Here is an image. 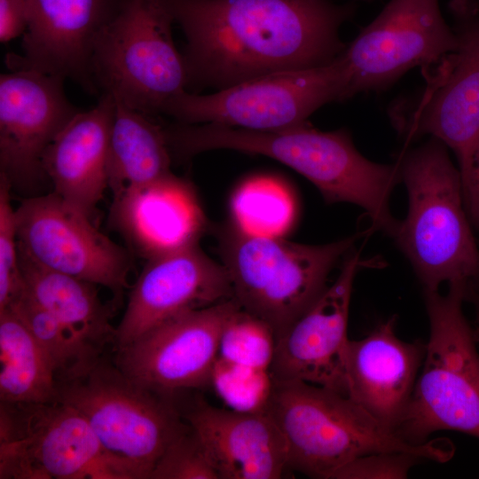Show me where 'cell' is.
<instances>
[{
  "label": "cell",
  "instance_id": "4",
  "mask_svg": "<svg viewBox=\"0 0 479 479\" xmlns=\"http://www.w3.org/2000/svg\"><path fill=\"white\" fill-rule=\"evenodd\" d=\"M409 207L392 237L424 290L443 283L479 286V246L473 232L461 175L448 147L431 137L404 152L397 162Z\"/></svg>",
  "mask_w": 479,
  "mask_h": 479
},
{
  "label": "cell",
  "instance_id": "31",
  "mask_svg": "<svg viewBox=\"0 0 479 479\" xmlns=\"http://www.w3.org/2000/svg\"><path fill=\"white\" fill-rule=\"evenodd\" d=\"M11 188L7 179L0 176V310L10 306L24 291Z\"/></svg>",
  "mask_w": 479,
  "mask_h": 479
},
{
  "label": "cell",
  "instance_id": "16",
  "mask_svg": "<svg viewBox=\"0 0 479 479\" xmlns=\"http://www.w3.org/2000/svg\"><path fill=\"white\" fill-rule=\"evenodd\" d=\"M368 265L353 248L333 284L276 340L273 381H301L347 396L349 302L355 276Z\"/></svg>",
  "mask_w": 479,
  "mask_h": 479
},
{
  "label": "cell",
  "instance_id": "3",
  "mask_svg": "<svg viewBox=\"0 0 479 479\" xmlns=\"http://www.w3.org/2000/svg\"><path fill=\"white\" fill-rule=\"evenodd\" d=\"M264 411L284 437L288 469L313 478L330 479L345 464L374 452H407L439 463L453 455L448 439L408 442L348 396L301 381H272Z\"/></svg>",
  "mask_w": 479,
  "mask_h": 479
},
{
  "label": "cell",
  "instance_id": "27",
  "mask_svg": "<svg viewBox=\"0 0 479 479\" xmlns=\"http://www.w3.org/2000/svg\"><path fill=\"white\" fill-rule=\"evenodd\" d=\"M232 222L252 234L282 237L294 224V199L271 177H255L240 184L230 201Z\"/></svg>",
  "mask_w": 479,
  "mask_h": 479
},
{
  "label": "cell",
  "instance_id": "24",
  "mask_svg": "<svg viewBox=\"0 0 479 479\" xmlns=\"http://www.w3.org/2000/svg\"><path fill=\"white\" fill-rule=\"evenodd\" d=\"M172 161L163 126L115 100L106 159L114 196L172 173Z\"/></svg>",
  "mask_w": 479,
  "mask_h": 479
},
{
  "label": "cell",
  "instance_id": "12",
  "mask_svg": "<svg viewBox=\"0 0 479 479\" xmlns=\"http://www.w3.org/2000/svg\"><path fill=\"white\" fill-rule=\"evenodd\" d=\"M457 47L438 0H390L341 53L345 100L381 91L410 69L432 67Z\"/></svg>",
  "mask_w": 479,
  "mask_h": 479
},
{
  "label": "cell",
  "instance_id": "37",
  "mask_svg": "<svg viewBox=\"0 0 479 479\" xmlns=\"http://www.w3.org/2000/svg\"><path fill=\"white\" fill-rule=\"evenodd\" d=\"M362 1H365V2H371V1H373V0H362Z\"/></svg>",
  "mask_w": 479,
  "mask_h": 479
},
{
  "label": "cell",
  "instance_id": "10",
  "mask_svg": "<svg viewBox=\"0 0 479 479\" xmlns=\"http://www.w3.org/2000/svg\"><path fill=\"white\" fill-rule=\"evenodd\" d=\"M456 49L422 71L424 86L395 103L393 125L409 142L429 135L454 153L461 177L479 139V3L449 4Z\"/></svg>",
  "mask_w": 479,
  "mask_h": 479
},
{
  "label": "cell",
  "instance_id": "34",
  "mask_svg": "<svg viewBox=\"0 0 479 479\" xmlns=\"http://www.w3.org/2000/svg\"><path fill=\"white\" fill-rule=\"evenodd\" d=\"M466 209L472 226L479 232V139L469 167L461 177Z\"/></svg>",
  "mask_w": 479,
  "mask_h": 479
},
{
  "label": "cell",
  "instance_id": "8",
  "mask_svg": "<svg viewBox=\"0 0 479 479\" xmlns=\"http://www.w3.org/2000/svg\"><path fill=\"white\" fill-rule=\"evenodd\" d=\"M57 391V399L82 412L104 449L139 479H149L166 448L189 428L176 393L139 383L103 357L85 376L59 384Z\"/></svg>",
  "mask_w": 479,
  "mask_h": 479
},
{
  "label": "cell",
  "instance_id": "20",
  "mask_svg": "<svg viewBox=\"0 0 479 479\" xmlns=\"http://www.w3.org/2000/svg\"><path fill=\"white\" fill-rule=\"evenodd\" d=\"M181 411L219 479H277L289 470L284 437L266 411L219 408L201 398Z\"/></svg>",
  "mask_w": 479,
  "mask_h": 479
},
{
  "label": "cell",
  "instance_id": "38",
  "mask_svg": "<svg viewBox=\"0 0 479 479\" xmlns=\"http://www.w3.org/2000/svg\"><path fill=\"white\" fill-rule=\"evenodd\" d=\"M477 1H478V3H479V0H477Z\"/></svg>",
  "mask_w": 479,
  "mask_h": 479
},
{
  "label": "cell",
  "instance_id": "17",
  "mask_svg": "<svg viewBox=\"0 0 479 479\" xmlns=\"http://www.w3.org/2000/svg\"><path fill=\"white\" fill-rule=\"evenodd\" d=\"M232 297L225 267L199 243L147 259L116 327V349L178 315Z\"/></svg>",
  "mask_w": 479,
  "mask_h": 479
},
{
  "label": "cell",
  "instance_id": "22",
  "mask_svg": "<svg viewBox=\"0 0 479 479\" xmlns=\"http://www.w3.org/2000/svg\"><path fill=\"white\" fill-rule=\"evenodd\" d=\"M115 100L103 93L79 111L46 149L43 168L53 192L90 217L107 186L106 159Z\"/></svg>",
  "mask_w": 479,
  "mask_h": 479
},
{
  "label": "cell",
  "instance_id": "15",
  "mask_svg": "<svg viewBox=\"0 0 479 479\" xmlns=\"http://www.w3.org/2000/svg\"><path fill=\"white\" fill-rule=\"evenodd\" d=\"M62 77L33 70L0 75V176L12 188L47 179L43 154L80 111L67 98Z\"/></svg>",
  "mask_w": 479,
  "mask_h": 479
},
{
  "label": "cell",
  "instance_id": "29",
  "mask_svg": "<svg viewBox=\"0 0 479 479\" xmlns=\"http://www.w3.org/2000/svg\"><path fill=\"white\" fill-rule=\"evenodd\" d=\"M211 386L232 409L263 411L269 399L272 380L269 371L231 363L217 358Z\"/></svg>",
  "mask_w": 479,
  "mask_h": 479
},
{
  "label": "cell",
  "instance_id": "23",
  "mask_svg": "<svg viewBox=\"0 0 479 479\" xmlns=\"http://www.w3.org/2000/svg\"><path fill=\"white\" fill-rule=\"evenodd\" d=\"M24 290L83 342L103 354L116 341L112 310L98 296L95 284L44 268L19 250Z\"/></svg>",
  "mask_w": 479,
  "mask_h": 479
},
{
  "label": "cell",
  "instance_id": "26",
  "mask_svg": "<svg viewBox=\"0 0 479 479\" xmlns=\"http://www.w3.org/2000/svg\"><path fill=\"white\" fill-rule=\"evenodd\" d=\"M5 309L18 315L45 352L57 387L85 376L103 357L102 353L83 342L25 290Z\"/></svg>",
  "mask_w": 479,
  "mask_h": 479
},
{
  "label": "cell",
  "instance_id": "21",
  "mask_svg": "<svg viewBox=\"0 0 479 479\" xmlns=\"http://www.w3.org/2000/svg\"><path fill=\"white\" fill-rule=\"evenodd\" d=\"M396 323L397 316H392L365 338L349 340L345 358L347 396L394 431L407 408L425 355L420 342L397 337Z\"/></svg>",
  "mask_w": 479,
  "mask_h": 479
},
{
  "label": "cell",
  "instance_id": "33",
  "mask_svg": "<svg viewBox=\"0 0 479 479\" xmlns=\"http://www.w3.org/2000/svg\"><path fill=\"white\" fill-rule=\"evenodd\" d=\"M29 0H0V41L7 43L27 31Z\"/></svg>",
  "mask_w": 479,
  "mask_h": 479
},
{
  "label": "cell",
  "instance_id": "5",
  "mask_svg": "<svg viewBox=\"0 0 479 479\" xmlns=\"http://www.w3.org/2000/svg\"><path fill=\"white\" fill-rule=\"evenodd\" d=\"M240 308L267 323L276 340L326 289L359 235L324 245L248 233L232 221L212 229Z\"/></svg>",
  "mask_w": 479,
  "mask_h": 479
},
{
  "label": "cell",
  "instance_id": "30",
  "mask_svg": "<svg viewBox=\"0 0 479 479\" xmlns=\"http://www.w3.org/2000/svg\"><path fill=\"white\" fill-rule=\"evenodd\" d=\"M149 479H219L208 452L189 425L163 452Z\"/></svg>",
  "mask_w": 479,
  "mask_h": 479
},
{
  "label": "cell",
  "instance_id": "14",
  "mask_svg": "<svg viewBox=\"0 0 479 479\" xmlns=\"http://www.w3.org/2000/svg\"><path fill=\"white\" fill-rule=\"evenodd\" d=\"M240 309L232 297L178 315L117 348L114 364L136 381L166 393L210 386L223 332Z\"/></svg>",
  "mask_w": 479,
  "mask_h": 479
},
{
  "label": "cell",
  "instance_id": "18",
  "mask_svg": "<svg viewBox=\"0 0 479 479\" xmlns=\"http://www.w3.org/2000/svg\"><path fill=\"white\" fill-rule=\"evenodd\" d=\"M119 0H29V22L21 53H10L11 70H33L69 78L98 94L91 74L96 40Z\"/></svg>",
  "mask_w": 479,
  "mask_h": 479
},
{
  "label": "cell",
  "instance_id": "2",
  "mask_svg": "<svg viewBox=\"0 0 479 479\" xmlns=\"http://www.w3.org/2000/svg\"><path fill=\"white\" fill-rule=\"evenodd\" d=\"M171 143L182 161L216 149L270 157L306 177L327 203L359 206L375 229L391 237L397 229L399 221L390 213L389 199L401 181L398 164H380L365 158L344 129L322 131L305 122L256 131L215 123H178L172 130Z\"/></svg>",
  "mask_w": 479,
  "mask_h": 479
},
{
  "label": "cell",
  "instance_id": "6",
  "mask_svg": "<svg viewBox=\"0 0 479 479\" xmlns=\"http://www.w3.org/2000/svg\"><path fill=\"white\" fill-rule=\"evenodd\" d=\"M468 288L449 284L448 292L424 290L429 319L423 367L397 428L408 442L422 444L440 430L479 438V353L464 313Z\"/></svg>",
  "mask_w": 479,
  "mask_h": 479
},
{
  "label": "cell",
  "instance_id": "36",
  "mask_svg": "<svg viewBox=\"0 0 479 479\" xmlns=\"http://www.w3.org/2000/svg\"><path fill=\"white\" fill-rule=\"evenodd\" d=\"M475 338L479 344V326L474 330Z\"/></svg>",
  "mask_w": 479,
  "mask_h": 479
},
{
  "label": "cell",
  "instance_id": "35",
  "mask_svg": "<svg viewBox=\"0 0 479 479\" xmlns=\"http://www.w3.org/2000/svg\"><path fill=\"white\" fill-rule=\"evenodd\" d=\"M467 300L475 305L476 312H477V318L479 321V293L477 291L470 292L466 297V301Z\"/></svg>",
  "mask_w": 479,
  "mask_h": 479
},
{
  "label": "cell",
  "instance_id": "9",
  "mask_svg": "<svg viewBox=\"0 0 479 479\" xmlns=\"http://www.w3.org/2000/svg\"><path fill=\"white\" fill-rule=\"evenodd\" d=\"M1 479H139L60 400L0 405Z\"/></svg>",
  "mask_w": 479,
  "mask_h": 479
},
{
  "label": "cell",
  "instance_id": "19",
  "mask_svg": "<svg viewBox=\"0 0 479 479\" xmlns=\"http://www.w3.org/2000/svg\"><path fill=\"white\" fill-rule=\"evenodd\" d=\"M109 223L146 260L197 244L209 230L194 187L173 173L114 196Z\"/></svg>",
  "mask_w": 479,
  "mask_h": 479
},
{
  "label": "cell",
  "instance_id": "7",
  "mask_svg": "<svg viewBox=\"0 0 479 479\" xmlns=\"http://www.w3.org/2000/svg\"><path fill=\"white\" fill-rule=\"evenodd\" d=\"M174 22L167 0H119L94 45L91 74L98 91L152 117L162 114L186 90Z\"/></svg>",
  "mask_w": 479,
  "mask_h": 479
},
{
  "label": "cell",
  "instance_id": "32",
  "mask_svg": "<svg viewBox=\"0 0 479 479\" xmlns=\"http://www.w3.org/2000/svg\"><path fill=\"white\" fill-rule=\"evenodd\" d=\"M421 458L399 452L360 456L337 469L330 479H403Z\"/></svg>",
  "mask_w": 479,
  "mask_h": 479
},
{
  "label": "cell",
  "instance_id": "28",
  "mask_svg": "<svg viewBox=\"0 0 479 479\" xmlns=\"http://www.w3.org/2000/svg\"><path fill=\"white\" fill-rule=\"evenodd\" d=\"M276 345L271 327L262 319L238 310L223 332L218 357L237 365L270 372Z\"/></svg>",
  "mask_w": 479,
  "mask_h": 479
},
{
  "label": "cell",
  "instance_id": "25",
  "mask_svg": "<svg viewBox=\"0 0 479 479\" xmlns=\"http://www.w3.org/2000/svg\"><path fill=\"white\" fill-rule=\"evenodd\" d=\"M57 396L54 371L45 352L12 310H0L1 402H50Z\"/></svg>",
  "mask_w": 479,
  "mask_h": 479
},
{
  "label": "cell",
  "instance_id": "1",
  "mask_svg": "<svg viewBox=\"0 0 479 479\" xmlns=\"http://www.w3.org/2000/svg\"><path fill=\"white\" fill-rule=\"evenodd\" d=\"M186 43V90H223L265 75L333 62L355 3L330 0H167Z\"/></svg>",
  "mask_w": 479,
  "mask_h": 479
},
{
  "label": "cell",
  "instance_id": "11",
  "mask_svg": "<svg viewBox=\"0 0 479 479\" xmlns=\"http://www.w3.org/2000/svg\"><path fill=\"white\" fill-rule=\"evenodd\" d=\"M342 61L313 68L276 72L210 94L187 90L172 98L162 114L186 124L215 123L271 131L307 122L322 106L345 100Z\"/></svg>",
  "mask_w": 479,
  "mask_h": 479
},
{
  "label": "cell",
  "instance_id": "13",
  "mask_svg": "<svg viewBox=\"0 0 479 479\" xmlns=\"http://www.w3.org/2000/svg\"><path fill=\"white\" fill-rule=\"evenodd\" d=\"M15 214L19 250L35 263L105 287L116 296L129 287L127 250L54 192L23 200Z\"/></svg>",
  "mask_w": 479,
  "mask_h": 479
}]
</instances>
